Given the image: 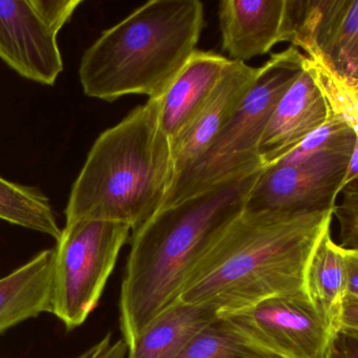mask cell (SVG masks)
I'll use <instances>...</instances> for the list:
<instances>
[{
    "label": "cell",
    "mask_w": 358,
    "mask_h": 358,
    "mask_svg": "<svg viewBox=\"0 0 358 358\" xmlns=\"http://www.w3.org/2000/svg\"><path fill=\"white\" fill-rule=\"evenodd\" d=\"M305 61L306 55L292 46L259 67L254 85L229 123L208 151L174 179L162 209L264 167L259 156L263 135L278 103L304 71Z\"/></svg>",
    "instance_id": "obj_5"
},
{
    "label": "cell",
    "mask_w": 358,
    "mask_h": 358,
    "mask_svg": "<svg viewBox=\"0 0 358 358\" xmlns=\"http://www.w3.org/2000/svg\"><path fill=\"white\" fill-rule=\"evenodd\" d=\"M321 88L305 67L278 103L263 135L259 156L263 166L273 165L299 146L327 119Z\"/></svg>",
    "instance_id": "obj_13"
},
{
    "label": "cell",
    "mask_w": 358,
    "mask_h": 358,
    "mask_svg": "<svg viewBox=\"0 0 358 358\" xmlns=\"http://www.w3.org/2000/svg\"><path fill=\"white\" fill-rule=\"evenodd\" d=\"M231 60L196 50L159 98V122L172 141L195 119L214 92Z\"/></svg>",
    "instance_id": "obj_14"
},
{
    "label": "cell",
    "mask_w": 358,
    "mask_h": 358,
    "mask_svg": "<svg viewBox=\"0 0 358 358\" xmlns=\"http://www.w3.org/2000/svg\"><path fill=\"white\" fill-rule=\"evenodd\" d=\"M343 328L358 331V298L347 296L345 300Z\"/></svg>",
    "instance_id": "obj_25"
},
{
    "label": "cell",
    "mask_w": 358,
    "mask_h": 358,
    "mask_svg": "<svg viewBox=\"0 0 358 358\" xmlns=\"http://www.w3.org/2000/svg\"><path fill=\"white\" fill-rule=\"evenodd\" d=\"M219 319L252 350L277 358H327L334 334L306 292L277 296Z\"/></svg>",
    "instance_id": "obj_7"
},
{
    "label": "cell",
    "mask_w": 358,
    "mask_h": 358,
    "mask_svg": "<svg viewBox=\"0 0 358 358\" xmlns=\"http://www.w3.org/2000/svg\"><path fill=\"white\" fill-rule=\"evenodd\" d=\"M81 0H0V58L21 77L54 85L63 71L59 32Z\"/></svg>",
    "instance_id": "obj_9"
},
{
    "label": "cell",
    "mask_w": 358,
    "mask_h": 358,
    "mask_svg": "<svg viewBox=\"0 0 358 358\" xmlns=\"http://www.w3.org/2000/svg\"><path fill=\"white\" fill-rule=\"evenodd\" d=\"M258 71L259 67L231 61L201 111L171 142L174 179L208 151L254 85Z\"/></svg>",
    "instance_id": "obj_12"
},
{
    "label": "cell",
    "mask_w": 358,
    "mask_h": 358,
    "mask_svg": "<svg viewBox=\"0 0 358 358\" xmlns=\"http://www.w3.org/2000/svg\"><path fill=\"white\" fill-rule=\"evenodd\" d=\"M263 168L164 208L131 233L119 303L120 327L128 349L178 302L200 259L243 214Z\"/></svg>",
    "instance_id": "obj_1"
},
{
    "label": "cell",
    "mask_w": 358,
    "mask_h": 358,
    "mask_svg": "<svg viewBox=\"0 0 358 358\" xmlns=\"http://www.w3.org/2000/svg\"><path fill=\"white\" fill-rule=\"evenodd\" d=\"M110 340L111 334L108 333L98 344L94 345L92 348L88 349L85 352L82 353L81 355L76 358H96L104 349L108 348L110 346Z\"/></svg>",
    "instance_id": "obj_28"
},
{
    "label": "cell",
    "mask_w": 358,
    "mask_h": 358,
    "mask_svg": "<svg viewBox=\"0 0 358 358\" xmlns=\"http://www.w3.org/2000/svg\"><path fill=\"white\" fill-rule=\"evenodd\" d=\"M218 317L217 310L210 307L176 302L136 338L128 349V358H178Z\"/></svg>",
    "instance_id": "obj_16"
},
{
    "label": "cell",
    "mask_w": 358,
    "mask_h": 358,
    "mask_svg": "<svg viewBox=\"0 0 358 358\" xmlns=\"http://www.w3.org/2000/svg\"><path fill=\"white\" fill-rule=\"evenodd\" d=\"M305 55V67L310 71L321 88L328 109L346 122L355 132L358 141V95L355 88L348 81L331 71L315 50H309Z\"/></svg>",
    "instance_id": "obj_19"
},
{
    "label": "cell",
    "mask_w": 358,
    "mask_h": 358,
    "mask_svg": "<svg viewBox=\"0 0 358 358\" xmlns=\"http://www.w3.org/2000/svg\"><path fill=\"white\" fill-rule=\"evenodd\" d=\"M173 180L159 98L148 99L94 141L71 188L66 224L109 221L136 233L162 209Z\"/></svg>",
    "instance_id": "obj_3"
},
{
    "label": "cell",
    "mask_w": 358,
    "mask_h": 358,
    "mask_svg": "<svg viewBox=\"0 0 358 358\" xmlns=\"http://www.w3.org/2000/svg\"><path fill=\"white\" fill-rule=\"evenodd\" d=\"M347 296L358 298V250H345Z\"/></svg>",
    "instance_id": "obj_24"
},
{
    "label": "cell",
    "mask_w": 358,
    "mask_h": 358,
    "mask_svg": "<svg viewBox=\"0 0 358 358\" xmlns=\"http://www.w3.org/2000/svg\"><path fill=\"white\" fill-rule=\"evenodd\" d=\"M305 290L334 336L343 328L347 273L344 249L332 240L330 228L311 254L305 273Z\"/></svg>",
    "instance_id": "obj_17"
},
{
    "label": "cell",
    "mask_w": 358,
    "mask_h": 358,
    "mask_svg": "<svg viewBox=\"0 0 358 358\" xmlns=\"http://www.w3.org/2000/svg\"><path fill=\"white\" fill-rule=\"evenodd\" d=\"M348 82H349V83L351 84V85H352V88H355V92H357V94L358 95V81H355V82L348 81Z\"/></svg>",
    "instance_id": "obj_29"
},
{
    "label": "cell",
    "mask_w": 358,
    "mask_h": 358,
    "mask_svg": "<svg viewBox=\"0 0 358 358\" xmlns=\"http://www.w3.org/2000/svg\"><path fill=\"white\" fill-rule=\"evenodd\" d=\"M266 358H277V357H267Z\"/></svg>",
    "instance_id": "obj_30"
},
{
    "label": "cell",
    "mask_w": 358,
    "mask_h": 358,
    "mask_svg": "<svg viewBox=\"0 0 358 358\" xmlns=\"http://www.w3.org/2000/svg\"><path fill=\"white\" fill-rule=\"evenodd\" d=\"M55 250L45 249L0 279V336L52 311Z\"/></svg>",
    "instance_id": "obj_15"
},
{
    "label": "cell",
    "mask_w": 358,
    "mask_h": 358,
    "mask_svg": "<svg viewBox=\"0 0 358 358\" xmlns=\"http://www.w3.org/2000/svg\"><path fill=\"white\" fill-rule=\"evenodd\" d=\"M334 210L289 216L244 210L200 259L178 302L218 315L304 294L305 273Z\"/></svg>",
    "instance_id": "obj_2"
},
{
    "label": "cell",
    "mask_w": 358,
    "mask_h": 358,
    "mask_svg": "<svg viewBox=\"0 0 358 358\" xmlns=\"http://www.w3.org/2000/svg\"><path fill=\"white\" fill-rule=\"evenodd\" d=\"M0 220L50 235L58 241L62 229L50 200L36 187L10 182L0 176Z\"/></svg>",
    "instance_id": "obj_18"
},
{
    "label": "cell",
    "mask_w": 358,
    "mask_h": 358,
    "mask_svg": "<svg viewBox=\"0 0 358 358\" xmlns=\"http://www.w3.org/2000/svg\"><path fill=\"white\" fill-rule=\"evenodd\" d=\"M343 202L334 207L340 224V244L345 250H358V183L342 191Z\"/></svg>",
    "instance_id": "obj_22"
},
{
    "label": "cell",
    "mask_w": 358,
    "mask_h": 358,
    "mask_svg": "<svg viewBox=\"0 0 358 358\" xmlns=\"http://www.w3.org/2000/svg\"><path fill=\"white\" fill-rule=\"evenodd\" d=\"M358 181V141H355V149H353L352 155H351L350 161H349L348 168H347L346 174L344 180L341 185V191H344L349 185Z\"/></svg>",
    "instance_id": "obj_26"
},
{
    "label": "cell",
    "mask_w": 358,
    "mask_h": 358,
    "mask_svg": "<svg viewBox=\"0 0 358 358\" xmlns=\"http://www.w3.org/2000/svg\"><path fill=\"white\" fill-rule=\"evenodd\" d=\"M290 43L315 50L346 81H358V0H287Z\"/></svg>",
    "instance_id": "obj_10"
},
{
    "label": "cell",
    "mask_w": 358,
    "mask_h": 358,
    "mask_svg": "<svg viewBox=\"0 0 358 358\" xmlns=\"http://www.w3.org/2000/svg\"><path fill=\"white\" fill-rule=\"evenodd\" d=\"M218 17L222 48L231 61L246 63L290 41L287 0H223Z\"/></svg>",
    "instance_id": "obj_11"
},
{
    "label": "cell",
    "mask_w": 358,
    "mask_h": 358,
    "mask_svg": "<svg viewBox=\"0 0 358 358\" xmlns=\"http://www.w3.org/2000/svg\"><path fill=\"white\" fill-rule=\"evenodd\" d=\"M355 138H357L355 132L347 125L346 122L328 109L325 122L309 135L296 149L275 164L294 165L302 163L325 149Z\"/></svg>",
    "instance_id": "obj_21"
},
{
    "label": "cell",
    "mask_w": 358,
    "mask_h": 358,
    "mask_svg": "<svg viewBox=\"0 0 358 358\" xmlns=\"http://www.w3.org/2000/svg\"><path fill=\"white\" fill-rule=\"evenodd\" d=\"M131 228L123 223L83 220L65 224L55 250L52 311L69 331L96 308Z\"/></svg>",
    "instance_id": "obj_6"
},
{
    "label": "cell",
    "mask_w": 358,
    "mask_h": 358,
    "mask_svg": "<svg viewBox=\"0 0 358 358\" xmlns=\"http://www.w3.org/2000/svg\"><path fill=\"white\" fill-rule=\"evenodd\" d=\"M127 354V344L125 340H120L110 345L108 348L104 349L96 358H125Z\"/></svg>",
    "instance_id": "obj_27"
},
{
    "label": "cell",
    "mask_w": 358,
    "mask_h": 358,
    "mask_svg": "<svg viewBox=\"0 0 358 358\" xmlns=\"http://www.w3.org/2000/svg\"><path fill=\"white\" fill-rule=\"evenodd\" d=\"M355 141L330 147L302 163L263 168L245 212L301 216L334 210Z\"/></svg>",
    "instance_id": "obj_8"
},
{
    "label": "cell",
    "mask_w": 358,
    "mask_h": 358,
    "mask_svg": "<svg viewBox=\"0 0 358 358\" xmlns=\"http://www.w3.org/2000/svg\"><path fill=\"white\" fill-rule=\"evenodd\" d=\"M204 27L199 0H151L102 35L82 56L84 94L113 102L161 98L196 50Z\"/></svg>",
    "instance_id": "obj_4"
},
{
    "label": "cell",
    "mask_w": 358,
    "mask_h": 358,
    "mask_svg": "<svg viewBox=\"0 0 358 358\" xmlns=\"http://www.w3.org/2000/svg\"><path fill=\"white\" fill-rule=\"evenodd\" d=\"M244 345L217 319L195 336L178 358H266Z\"/></svg>",
    "instance_id": "obj_20"
},
{
    "label": "cell",
    "mask_w": 358,
    "mask_h": 358,
    "mask_svg": "<svg viewBox=\"0 0 358 358\" xmlns=\"http://www.w3.org/2000/svg\"><path fill=\"white\" fill-rule=\"evenodd\" d=\"M327 358H358V331L342 328L332 338Z\"/></svg>",
    "instance_id": "obj_23"
}]
</instances>
